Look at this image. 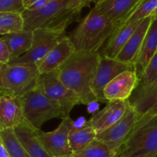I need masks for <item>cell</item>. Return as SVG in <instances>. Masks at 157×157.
<instances>
[{
	"mask_svg": "<svg viewBox=\"0 0 157 157\" xmlns=\"http://www.w3.org/2000/svg\"><path fill=\"white\" fill-rule=\"evenodd\" d=\"M150 16L152 18V19H157V6L156 8L155 9V10L153 11V13L151 14Z\"/></svg>",
	"mask_w": 157,
	"mask_h": 157,
	"instance_id": "35",
	"label": "cell"
},
{
	"mask_svg": "<svg viewBox=\"0 0 157 157\" xmlns=\"http://www.w3.org/2000/svg\"><path fill=\"white\" fill-rule=\"evenodd\" d=\"M50 0H23V6L25 10L33 11L41 8L47 4Z\"/></svg>",
	"mask_w": 157,
	"mask_h": 157,
	"instance_id": "32",
	"label": "cell"
},
{
	"mask_svg": "<svg viewBox=\"0 0 157 157\" xmlns=\"http://www.w3.org/2000/svg\"><path fill=\"white\" fill-rule=\"evenodd\" d=\"M96 131L87 123L82 126H77L73 121L69 133V143L72 153L92 143L96 139Z\"/></svg>",
	"mask_w": 157,
	"mask_h": 157,
	"instance_id": "22",
	"label": "cell"
},
{
	"mask_svg": "<svg viewBox=\"0 0 157 157\" xmlns=\"http://www.w3.org/2000/svg\"><path fill=\"white\" fill-rule=\"evenodd\" d=\"M140 84V78L135 69L126 70L110 81L103 90L106 101L127 100Z\"/></svg>",
	"mask_w": 157,
	"mask_h": 157,
	"instance_id": "12",
	"label": "cell"
},
{
	"mask_svg": "<svg viewBox=\"0 0 157 157\" xmlns=\"http://www.w3.org/2000/svg\"><path fill=\"white\" fill-rule=\"evenodd\" d=\"M157 116V102H155L146 113L143 115H142L140 118L143 119H149V118Z\"/></svg>",
	"mask_w": 157,
	"mask_h": 157,
	"instance_id": "33",
	"label": "cell"
},
{
	"mask_svg": "<svg viewBox=\"0 0 157 157\" xmlns=\"http://www.w3.org/2000/svg\"><path fill=\"white\" fill-rule=\"evenodd\" d=\"M24 10L23 0H0V13H22Z\"/></svg>",
	"mask_w": 157,
	"mask_h": 157,
	"instance_id": "29",
	"label": "cell"
},
{
	"mask_svg": "<svg viewBox=\"0 0 157 157\" xmlns=\"http://www.w3.org/2000/svg\"><path fill=\"white\" fill-rule=\"evenodd\" d=\"M14 132L30 157H52L38 138L36 129L26 122L16 126Z\"/></svg>",
	"mask_w": 157,
	"mask_h": 157,
	"instance_id": "19",
	"label": "cell"
},
{
	"mask_svg": "<svg viewBox=\"0 0 157 157\" xmlns=\"http://www.w3.org/2000/svg\"><path fill=\"white\" fill-rule=\"evenodd\" d=\"M90 2H93V3L96 4L98 2H99L100 0H90Z\"/></svg>",
	"mask_w": 157,
	"mask_h": 157,
	"instance_id": "37",
	"label": "cell"
},
{
	"mask_svg": "<svg viewBox=\"0 0 157 157\" xmlns=\"http://www.w3.org/2000/svg\"><path fill=\"white\" fill-rule=\"evenodd\" d=\"M155 102H157V80L145 86H140L133 100L129 101L140 117Z\"/></svg>",
	"mask_w": 157,
	"mask_h": 157,
	"instance_id": "23",
	"label": "cell"
},
{
	"mask_svg": "<svg viewBox=\"0 0 157 157\" xmlns=\"http://www.w3.org/2000/svg\"><path fill=\"white\" fill-rule=\"evenodd\" d=\"M115 30L108 18L94 7L68 36L75 51L99 52Z\"/></svg>",
	"mask_w": 157,
	"mask_h": 157,
	"instance_id": "2",
	"label": "cell"
},
{
	"mask_svg": "<svg viewBox=\"0 0 157 157\" xmlns=\"http://www.w3.org/2000/svg\"><path fill=\"white\" fill-rule=\"evenodd\" d=\"M72 157H116V154L105 143L96 139L83 149L73 152Z\"/></svg>",
	"mask_w": 157,
	"mask_h": 157,
	"instance_id": "25",
	"label": "cell"
},
{
	"mask_svg": "<svg viewBox=\"0 0 157 157\" xmlns=\"http://www.w3.org/2000/svg\"><path fill=\"white\" fill-rule=\"evenodd\" d=\"M7 33H9L8 32H6V31H5V30H2V29H0V36H3V35H6V34H7Z\"/></svg>",
	"mask_w": 157,
	"mask_h": 157,
	"instance_id": "36",
	"label": "cell"
},
{
	"mask_svg": "<svg viewBox=\"0 0 157 157\" xmlns=\"http://www.w3.org/2000/svg\"><path fill=\"white\" fill-rule=\"evenodd\" d=\"M90 3L91 2L90 0H68L66 9L74 13L80 14L82 9L90 6Z\"/></svg>",
	"mask_w": 157,
	"mask_h": 157,
	"instance_id": "30",
	"label": "cell"
},
{
	"mask_svg": "<svg viewBox=\"0 0 157 157\" xmlns=\"http://www.w3.org/2000/svg\"><path fill=\"white\" fill-rule=\"evenodd\" d=\"M99 55V52L75 51L56 69L59 78L68 89L78 96L81 104L90 105L98 101L92 90V83Z\"/></svg>",
	"mask_w": 157,
	"mask_h": 157,
	"instance_id": "1",
	"label": "cell"
},
{
	"mask_svg": "<svg viewBox=\"0 0 157 157\" xmlns=\"http://www.w3.org/2000/svg\"><path fill=\"white\" fill-rule=\"evenodd\" d=\"M157 80V52L143 72L140 80V86H145Z\"/></svg>",
	"mask_w": 157,
	"mask_h": 157,
	"instance_id": "28",
	"label": "cell"
},
{
	"mask_svg": "<svg viewBox=\"0 0 157 157\" xmlns=\"http://www.w3.org/2000/svg\"><path fill=\"white\" fill-rule=\"evenodd\" d=\"M19 99L25 122L35 129H40L46 122L54 118L63 119L60 107L38 85Z\"/></svg>",
	"mask_w": 157,
	"mask_h": 157,
	"instance_id": "6",
	"label": "cell"
},
{
	"mask_svg": "<svg viewBox=\"0 0 157 157\" xmlns=\"http://www.w3.org/2000/svg\"><path fill=\"white\" fill-rule=\"evenodd\" d=\"M131 69H135L133 64L123 63L116 58H109L100 54L92 83V90L97 100L106 101L103 96L105 86L119 74Z\"/></svg>",
	"mask_w": 157,
	"mask_h": 157,
	"instance_id": "10",
	"label": "cell"
},
{
	"mask_svg": "<svg viewBox=\"0 0 157 157\" xmlns=\"http://www.w3.org/2000/svg\"><path fill=\"white\" fill-rule=\"evenodd\" d=\"M0 29L8 33L23 29V20L21 13H0Z\"/></svg>",
	"mask_w": 157,
	"mask_h": 157,
	"instance_id": "27",
	"label": "cell"
},
{
	"mask_svg": "<svg viewBox=\"0 0 157 157\" xmlns=\"http://www.w3.org/2000/svg\"><path fill=\"white\" fill-rule=\"evenodd\" d=\"M156 52L157 19H152L150 26L144 38L143 44L133 62L135 71L140 78V80L143 72Z\"/></svg>",
	"mask_w": 157,
	"mask_h": 157,
	"instance_id": "17",
	"label": "cell"
},
{
	"mask_svg": "<svg viewBox=\"0 0 157 157\" xmlns=\"http://www.w3.org/2000/svg\"><path fill=\"white\" fill-rule=\"evenodd\" d=\"M25 122L20 99L0 95V130L14 129Z\"/></svg>",
	"mask_w": 157,
	"mask_h": 157,
	"instance_id": "16",
	"label": "cell"
},
{
	"mask_svg": "<svg viewBox=\"0 0 157 157\" xmlns=\"http://www.w3.org/2000/svg\"><path fill=\"white\" fill-rule=\"evenodd\" d=\"M116 157H123V156H120V155H116Z\"/></svg>",
	"mask_w": 157,
	"mask_h": 157,
	"instance_id": "39",
	"label": "cell"
},
{
	"mask_svg": "<svg viewBox=\"0 0 157 157\" xmlns=\"http://www.w3.org/2000/svg\"><path fill=\"white\" fill-rule=\"evenodd\" d=\"M72 123L73 121L69 116L62 119L61 123L53 131L44 132L36 129L38 138L52 157L72 156V151L69 146V133Z\"/></svg>",
	"mask_w": 157,
	"mask_h": 157,
	"instance_id": "11",
	"label": "cell"
},
{
	"mask_svg": "<svg viewBox=\"0 0 157 157\" xmlns=\"http://www.w3.org/2000/svg\"><path fill=\"white\" fill-rule=\"evenodd\" d=\"M75 51V47L69 36H65L44 58L36 64L39 73H49L58 69Z\"/></svg>",
	"mask_w": 157,
	"mask_h": 157,
	"instance_id": "14",
	"label": "cell"
},
{
	"mask_svg": "<svg viewBox=\"0 0 157 157\" xmlns=\"http://www.w3.org/2000/svg\"><path fill=\"white\" fill-rule=\"evenodd\" d=\"M10 49L11 61L26 53L32 47L33 39V31L22 29L12 32L2 36Z\"/></svg>",
	"mask_w": 157,
	"mask_h": 157,
	"instance_id": "21",
	"label": "cell"
},
{
	"mask_svg": "<svg viewBox=\"0 0 157 157\" xmlns=\"http://www.w3.org/2000/svg\"><path fill=\"white\" fill-rule=\"evenodd\" d=\"M151 16L146 17L141 21L139 26L129 39L123 49L116 56V59L123 63L133 64V62L140 51L146 33L152 22Z\"/></svg>",
	"mask_w": 157,
	"mask_h": 157,
	"instance_id": "18",
	"label": "cell"
},
{
	"mask_svg": "<svg viewBox=\"0 0 157 157\" xmlns=\"http://www.w3.org/2000/svg\"><path fill=\"white\" fill-rule=\"evenodd\" d=\"M117 155L123 157L156 156L157 116L149 119L139 118Z\"/></svg>",
	"mask_w": 157,
	"mask_h": 157,
	"instance_id": "4",
	"label": "cell"
},
{
	"mask_svg": "<svg viewBox=\"0 0 157 157\" xmlns=\"http://www.w3.org/2000/svg\"><path fill=\"white\" fill-rule=\"evenodd\" d=\"M141 0H100L95 8L105 15L116 29L132 13Z\"/></svg>",
	"mask_w": 157,
	"mask_h": 157,
	"instance_id": "15",
	"label": "cell"
},
{
	"mask_svg": "<svg viewBox=\"0 0 157 157\" xmlns=\"http://www.w3.org/2000/svg\"><path fill=\"white\" fill-rule=\"evenodd\" d=\"M142 20L123 24L121 26L116 29L105 43L102 52L99 53L109 58H116L118 53L125 46L126 42L129 40L132 33L139 26Z\"/></svg>",
	"mask_w": 157,
	"mask_h": 157,
	"instance_id": "20",
	"label": "cell"
},
{
	"mask_svg": "<svg viewBox=\"0 0 157 157\" xmlns=\"http://www.w3.org/2000/svg\"><path fill=\"white\" fill-rule=\"evenodd\" d=\"M11 61V55L8 46L2 37L0 38V67L9 64Z\"/></svg>",
	"mask_w": 157,
	"mask_h": 157,
	"instance_id": "31",
	"label": "cell"
},
{
	"mask_svg": "<svg viewBox=\"0 0 157 157\" xmlns=\"http://www.w3.org/2000/svg\"><path fill=\"white\" fill-rule=\"evenodd\" d=\"M68 0H50L38 10H24L22 13L23 29L33 31L37 29L55 27L62 24L70 25L78 19V13L66 9Z\"/></svg>",
	"mask_w": 157,
	"mask_h": 157,
	"instance_id": "5",
	"label": "cell"
},
{
	"mask_svg": "<svg viewBox=\"0 0 157 157\" xmlns=\"http://www.w3.org/2000/svg\"><path fill=\"white\" fill-rule=\"evenodd\" d=\"M0 137L5 144L10 157H30L16 137L14 129L0 130Z\"/></svg>",
	"mask_w": 157,
	"mask_h": 157,
	"instance_id": "24",
	"label": "cell"
},
{
	"mask_svg": "<svg viewBox=\"0 0 157 157\" xmlns=\"http://www.w3.org/2000/svg\"><path fill=\"white\" fill-rule=\"evenodd\" d=\"M38 86L60 107L63 118L69 117L72 109L81 104L78 96L61 82L56 70L49 73L40 74Z\"/></svg>",
	"mask_w": 157,
	"mask_h": 157,
	"instance_id": "8",
	"label": "cell"
},
{
	"mask_svg": "<svg viewBox=\"0 0 157 157\" xmlns=\"http://www.w3.org/2000/svg\"><path fill=\"white\" fill-rule=\"evenodd\" d=\"M0 157H10L5 144L0 137Z\"/></svg>",
	"mask_w": 157,
	"mask_h": 157,
	"instance_id": "34",
	"label": "cell"
},
{
	"mask_svg": "<svg viewBox=\"0 0 157 157\" xmlns=\"http://www.w3.org/2000/svg\"><path fill=\"white\" fill-rule=\"evenodd\" d=\"M140 116L132 105H129L124 116L115 124L96 135V140L105 143L117 155L119 150L128 138Z\"/></svg>",
	"mask_w": 157,
	"mask_h": 157,
	"instance_id": "9",
	"label": "cell"
},
{
	"mask_svg": "<svg viewBox=\"0 0 157 157\" xmlns=\"http://www.w3.org/2000/svg\"><path fill=\"white\" fill-rule=\"evenodd\" d=\"M129 105V99L108 101L103 109L95 113L87 123L93 128L96 134L100 133L119 121L124 116Z\"/></svg>",
	"mask_w": 157,
	"mask_h": 157,
	"instance_id": "13",
	"label": "cell"
},
{
	"mask_svg": "<svg viewBox=\"0 0 157 157\" xmlns=\"http://www.w3.org/2000/svg\"><path fill=\"white\" fill-rule=\"evenodd\" d=\"M59 157H72V156H59Z\"/></svg>",
	"mask_w": 157,
	"mask_h": 157,
	"instance_id": "38",
	"label": "cell"
},
{
	"mask_svg": "<svg viewBox=\"0 0 157 157\" xmlns=\"http://www.w3.org/2000/svg\"><path fill=\"white\" fill-rule=\"evenodd\" d=\"M67 24L55 27L37 29L33 31V39L32 47L26 53L10 63H34L37 64L64 37Z\"/></svg>",
	"mask_w": 157,
	"mask_h": 157,
	"instance_id": "7",
	"label": "cell"
},
{
	"mask_svg": "<svg viewBox=\"0 0 157 157\" xmlns=\"http://www.w3.org/2000/svg\"><path fill=\"white\" fill-rule=\"evenodd\" d=\"M40 73L34 63H9L0 67V95L21 98L37 86Z\"/></svg>",
	"mask_w": 157,
	"mask_h": 157,
	"instance_id": "3",
	"label": "cell"
},
{
	"mask_svg": "<svg viewBox=\"0 0 157 157\" xmlns=\"http://www.w3.org/2000/svg\"><path fill=\"white\" fill-rule=\"evenodd\" d=\"M156 6L157 0H141L135 10L132 11V13L123 21V22L120 26H121L123 24L142 20L145 18L149 17L153 13Z\"/></svg>",
	"mask_w": 157,
	"mask_h": 157,
	"instance_id": "26",
	"label": "cell"
}]
</instances>
